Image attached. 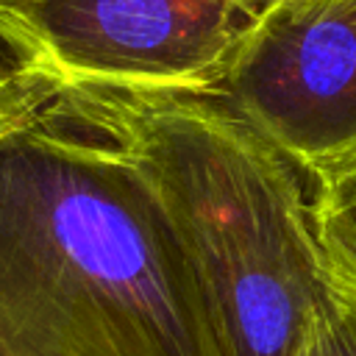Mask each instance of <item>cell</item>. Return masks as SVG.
Instances as JSON below:
<instances>
[{"mask_svg":"<svg viewBox=\"0 0 356 356\" xmlns=\"http://www.w3.org/2000/svg\"><path fill=\"white\" fill-rule=\"evenodd\" d=\"M306 178L320 250L334 278L356 289V153L325 164Z\"/></svg>","mask_w":356,"mask_h":356,"instance_id":"5","label":"cell"},{"mask_svg":"<svg viewBox=\"0 0 356 356\" xmlns=\"http://www.w3.org/2000/svg\"><path fill=\"white\" fill-rule=\"evenodd\" d=\"M0 356H222L150 178L25 78L0 108Z\"/></svg>","mask_w":356,"mask_h":356,"instance_id":"1","label":"cell"},{"mask_svg":"<svg viewBox=\"0 0 356 356\" xmlns=\"http://www.w3.org/2000/svg\"><path fill=\"white\" fill-rule=\"evenodd\" d=\"M300 175L356 153V0H273L217 95Z\"/></svg>","mask_w":356,"mask_h":356,"instance_id":"4","label":"cell"},{"mask_svg":"<svg viewBox=\"0 0 356 356\" xmlns=\"http://www.w3.org/2000/svg\"><path fill=\"white\" fill-rule=\"evenodd\" d=\"M289 356H356V289L337 281L306 320Z\"/></svg>","mask_w":356,"mask_h":356,"instance_id":"6","label":"cell"},{"mask_svg":"<svg viewBox=\"0 0 356 356\" xmlns=\"http://www.w3.org/2000/svg\"><path fill=\"white\" fill-rule=\"evenodd\" d=\"M47 95L150 178L189 250L222 356H289L334 284L298 167L214 95Z\"/></svg>","mask_w":356,"mask_h":356,"instance_id":"2","label":"cell"},{"mask_svg":"<svg viewBox=\"0 0 356 356\" xmlns=\"http://www.w3.org/2000/svg\"><path fill=\"white\" fill-rule=\"evenodd\" d=\"M253 19L242 0H0V42L47 92L217 97Z\"/></svg>","mask_w":356,"mask_h":356,"instance_id":"3","label":"cell"},{"mask_svg":"<svg viewBox=\"0 0 356 356\" xmlns=\"http://www.w3.org/2000/svg\"><path fill=\"white\" fill-rule=\"evenodd\" d=\"M17 83H19V75H17L14 70L8 72V70L0 67V108H3V103L8 100V95L17 89Z\"/></svg>","mask_w":356,"mask_h":356,"instance_id":"7","label":"cell"},{"mask_svg":"<svg viewBox=\"0 0 356 356\" xmlns=\"http://www.w3.org/2000/svg\"><path fill=\"white\" fill-rule=\"evenodd\" d=\"M242 3H245V6H248V8H253V11H256V14H259V11H261V8H264V6H270V3H273V0H242Z\"/></svg>","mask_w":356,"mask_h":356,"instance_id":"8","label":"cell"}]
</instances>
